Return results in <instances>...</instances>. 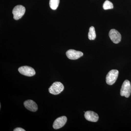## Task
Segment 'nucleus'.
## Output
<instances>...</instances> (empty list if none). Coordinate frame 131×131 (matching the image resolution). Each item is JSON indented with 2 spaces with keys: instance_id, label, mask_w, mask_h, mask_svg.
Masks as SVG:
<instances>
[{
  "instance_id": "8",
  "label": "nucleus",
  "mask_w": 131,
  "mask_h": 131,
  "mask_svg": "<svg viewBox=\"0 0 131 131\" xmlns=\"http://www.w3.org/2000/svg\"><path fill=\"white\" fill-rule=\"evenodd\" d=\"M67 121V117L65 116L59 117L54 121L53 125V128L55 129H60L65 125Z\"/></svg>"
},
{
  "instance_id": "9",
  "label": "nucleus",
  "mask_w": 131,
  "mask_h": 131,
  "mask_svg": "<svg viewBox=\"0 0 131 131\" xmlns=\"http://www.w3.org/2000/svg\"><path fill=\"white\" fill-rule=\"evenodd\" d=\"M84 117L87 120L92 122H96L99 119L98 114L93 111H89L85 112Z\"/></svg>"
},
{
  "instance_id": "7",
  "label": "nucleus",
  "mask_w": 131,
  "mask_h": 131,
  "mask_svg": "<svg viewBox=\"0 0 131 131\" xmlns=\"http://www.w3.org/2000/svg\"><path fill=\"white\" fill-rule=\"evenodd\" d=\"M66 55L68 58L69 59L76 60L82 56L83 54L82 52L70 49L66 52Z\"/></svg>"
},
{
  "instance_id": "2",
  "label": "nucleus",
  "mask_w": 131,
  "mask_h": 131,
  "mask_svg": "<svg viewBox=\"0 0 131 131\" xmlns=\"http://www.w3.org/2000/svg\"><path fill=\"white\" fill-rule=\"evenodd\" d=\"M131 93V85L129 80L124 81L121 87L120 91V95L121 96H124L128 98L130 95Z\"/></svg>"
},
{
  "instance_id": "10",
  "label": "nucleus",
  "mask_w": 131,
  "mask_h": 131,
  "mask_svg": "<svg viewBox=\"0 0 131 131\" xmlns=\"http://www.w3.org/2000/svg\"><path fill=\"white\" fill-rule=\"evenodd\" d=\"M25 107L31 112H35L38 110V107L37 103L32 100H28L24 102Z\"/></svg>"
},
{
  "instance_id": "14",
  "label": "nucleus",
  "mask_w": 131,
  "mask_h": 131,
  "mask_svg": "<svg viewBox=\"0 0 131 131\" xmlns=\"http://www.w3.org/2000/svg\"><path fill=\"white\" fill-rule=\"evenodd\" d=\"M14 131H25V130H24V129H22V128H20V127H17V128H15L14 130Z\"/></svg>"
},
{
  "instance_id": "6",
  "label": "nucleus",
  "mask_w": 131,
  "mask_h": 131,
  "mask_svg": "<svg viewBox=\"0 0 131 131\" xmlns=\"http://www.w3.org/2000/svg\"><path fill=\"white\" fill-rule=\"evenodd\" d=\"M109 37L114 43H118L121 40V34L115 29H113L110 30L109 32Z\"/></svg>"
},
{
  "instance_id": "1",
  "label": "nucleus",
  "mask_w": 131,
  "mask_h": 131,
  "mask_svg": "<svg viewBox=\"0 0 131 131\" xmlns=\"http://www.w3.org/2000/svg\"><path fill=\"white\" fill-rule=\"evenodd\" d=\"M64 89L63 84L61 82H54L50 86L49 89V93L54 95H57L61 93Z\"/></svg>"
},
{
  "instance_id": "13",
  "label": "nucleus",
  "mask_w": 131,
  "mask_h": 131,
  "mask_svg": "<svg viewBox=\"0 0 131 131\" xmlns=\"http://www.w3.org/2000/svg\"><path fill=\"white\" fill-rule=\"evenodd\" d=\"M103 9H105V10L112 9L113 8V3L107 0L103 3Z\"/></svg>"
},
{
  "instance_id": "5",
  "label": "nucleus",
  "mask_w": 131,
  "mask_h": 131,
  "mask_svg": "<svg viewBox=\"0 0 131 131\" xmlns=\"http://www.w3.org/2000/svg\"><path fill=\"white\" fill-rule=\"evenodd\" d=\"M18 71L21 74L28 77H32L35 74L34 69L30 66H21L18 69Z\"/></svg>"
},
{
  "instance_id": "12",
  "label": "nucleus",
  "mask_w": 131,
  "mask_h": 131,
  "mask_svg": "<svg viewBox=\"0 0 131 131\" xmlns=\"http://www.w3.org/2000/svg\"><path fill=\"white\" fill-rule=\"evenodd\" d=\"M60 0H50V7L53 10H56L58 7Z\"/></svg>"
},
{
  "instance_id": "11",
  "label": "nucleus",
  "mask_w": 131,
  "mask_h": 131,
  "mask_svg": "<svg viewBox=\"0 0 131 131\" xmlns=\"http://www.w3.org/2000/svg\"><path fill=\"white\" fill-rule=\"evenodd\" d=\"M96 35L95 30L93 26H91L89 28L88 33V38L89 40H93L96 38Z\"/></svg>"
},
{
  "instance_id": "3",
  "label": "nucleus",
  "mask_w": 131,
  "mask_h": 131,
  "mask_svg": "<svg viewBox=\"0 0 131 131\" xmlns=\"http://www.w3.org/2000/svg\"><path fill=\"white\" fill-rule=\"evenodd\" d=\"M119 71L117 70L110 71L106 77V82L108 84L113 85L116 82L118 76Z\"/></svg>"
},
{
  "instance_id": "4",
  "label": "nucleus",
  "mask_w": 131,
  "mask_h": 131,
  "mask_svg": "<svg viewBox=\"0 0 131 131\" xmlns=\"http://www.w3.org/2000/svg\"><path fill=\"white\" fill-rule=\"evenodd\" d=\"M26 12V8L22 5H17L15 7L13 10V14L14 15V18L18 20L21 18Z\"/></svg>"
}]
</instances>
